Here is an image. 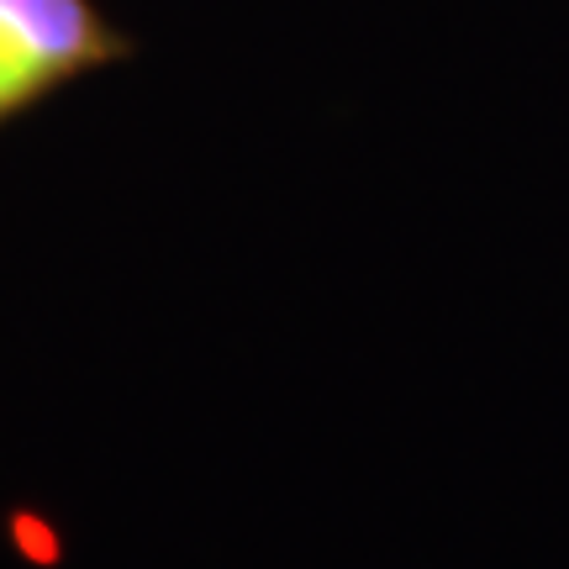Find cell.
I'll return each mask as SVG.
<instances>
[{
  "label": "cell",
  "mask_w": 569,
  "mask_h": 569,
  "mask_svg": "<svg viewBox=\"0 0 569 569\" xmlns=\"http://www.w3.org/2000/svg\"><path fill=\"white\" fill-rule=\"evenodd\" d=\"M122 53L90 0H0V122Z\"/></svg>",
  "instance_id": "obj_1"
}]
</instances>
